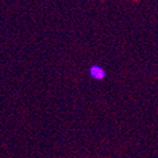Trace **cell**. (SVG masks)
Returning a JSON list of instances; mask_svg holds the SVG:
<instances>
[{"label": "cell", "instance_id": "6da1fadb", "mask_svg": "<svg viewBox=\"0 0 158 158\" xmlns=\"http://www.w3.org/2000/svg\"><path fill=\"white\" fill-rule=\"evenodd\" d=\"M91 72V75L94 77H96V79H101V77L104 75V71H103L102 69L98 68V66H94V68H92L90 70Z\"/></svg>", "mask_w": 158, "mask_h": 158}]
</instances>
